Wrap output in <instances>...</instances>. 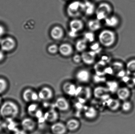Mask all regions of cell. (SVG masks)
<instances>
[{
  "instance_id": "cell-3",
  "label": "cell",
  "mask_w": 135,
  "mask_h": 134,
  "mask_svg": "<svg viewBox=\"0 0 135 134\" xmlns=\"http://www.w3.org/2000/svg\"><path fill=\"white\" fill-rule=\"evenodd\" d=\"M68 15L71 18H77L83 13V2L75 1L70 2L66 8Z\"/></svg>"
},
{
  "instance_id": "cell-14",
  "label": "cell",
  "mask_w": 135,
  "mask_h": 134,
  "mask_svg": "<svg viewBox=\"0 0 135 134\" xmlns=\"http://www.w3.org/2000/svg\"><path fill=\"white\" fill-rule=\"evenodd\" d=\"M78 87L74 83L70 82L65 83L62 85V89L65 94L70 97L75 96Z\"/></svg>"
},
{
  "instance_id": "cell-34",
  "label": "cell",
  "mask_w": 135,
  "mask_h": 134,
  "mask_svg": "<svg viewBox=\"0 0 135 134\" xmlns=\"http://www.w3.org/2000/svg\"><path fill=\"white\" fill-rule=\"evenodd\" d=\"M83 38L88 42H93L95 39V35L92 31L86 32L84 35Z\"/></svg>"
},
{
  "instance_id": "cell-38",
  "label": "cell",
  "mask_w": 135,
  "mask_h": 134,
  "mask_svg": "<svg viewBox=\"0 0 135 134\" xmlns=\"http://www.w3.org/2000/svg\"><path fill=\"white\" fill-rule=\"evenodd\" d=\"M5 129H6L5 123L0 120V132H2Z\"/></svg>"
},
{
  "instance_id": "cell-24",
  "label": "cell",
  "mask_w": 135,
  "mask_h": 134,
  "mask_svg": "<svg viewBox=\"0 0 135 134\" xmlns=\"http://www.w3.org/2000/svg\"><path fill=\"white\" fill-rule=\"evenodd\" d=\"M100 20L98 19H93L88 21L87 26L90 30L92 32L99 30L101 28Z\"/></svg>"
},
{
  "instance_id": "cell-21",
  "label": "cell",
  "mask_w": 135,
  "mask_h": 134,
  "mask_svg": "<svg viewBox=\"0 0 135 134\" xmlns=\"http://www.w3.org/2000/svg\"><path fill=\"white\" fill-rule=\"evenodd\" d=\"M96 8L93 3L89 1L83 2V13L86 15L90 16L95 13Z\"/></svg>"
},
{
  "instance_id": "cell-26",
  "label": "cell",
  "mask_w": 135,
  "mask_h": 134,
  "mask_svg": "<svg viewBox=\"0 0 135 134\" xmlns=\"http://www.w3.org/2000/svg\"><path fill=\"white\" fill-rule=\"evenodd\" d=\"M87 43L88 42L84 38L79 39L75 43V49L78 52H83L87 48Z\"/></svg>"
},
{
  "instance_id": "cell-39",
  "label": "cell",
  "mask_w": 135,
  "mask_h": 134,
  "mask_svg": "<svg viewBox=\"0 0 135 134\" xmlns=\"http://www.w3.org/2000/svg\"><path fill=\"white\" fill-rule=\"evenodd\" d=\"M5 56L4 52L1 50H0V63L4 61L5 59Z\"/></svg>"
},
{
  "instance_id": "cell-5",
  "label": "cell",
  "mask_w": 135,
  "mask_h": 134,
  "mask_svg": "<svg viewBox=\"0 0 135 134\" xmlns=\"http://www.w3.org/2000/svg\"><path fill=\"white\" fill-rule=\"evenodd\" d=\"M17 46L16 40L12 37H5L0 42L1 50L4 52H9L13 51Z\"/></svg>"
},
{
  "instance_id": "cell-40",
  "label": "cell",
  "mask_w": 135,
  "mask_h": 134,
  "mask_svg": "<svg viewBox=\"0 0 135 134\" xmlns=\"http://www.w3.org/2000/svg\"><path fill=\"white\" fill-rule=\"evenodd\" d=\"M2 101V98H1L0 97V104H1V103Z\"/></svg>"
},
{
  "instance_id": "cell-13",
  "label": "cell",
  "mask_w": 135,
  "mask_h": 134,
  "mask_svg": "<svg viewBox=\"0 0 135 134\" xmlns=\"http://www.w3.org/2000/svg\"><path fill=\"white\" fill-rule=\"evenodd\" d=\"M50 129L53 134H65L68 131L65 124L60 122L53 123Z\"/></svg>"
},
{
  "instance_id": "cell-8",
  "label": "cell",
  "mask_w": 135,
  "mask_h": 134,
  "mask_svg": "<svg viewBox=\"0 0 135 134\" xmlns=\"http://www.w3.org/2000/svg\"><path fill=\"white\" fill-rule=\"evenodd\" d=\"M50 35L53 40L59 41L64 37L65 31L60 26H55L51 30Z\"/></svg>"
},
{
  "instance_id": "cell-2",
  "label": "cell",
  "mask_w": 135,
  "mask_h": 134,
  "mask_svg": "<svg viewBox=\"0 0 135 134\" xmlns=\"http://www.w3.org/2000/svg\"><path fill=\"white\" fill-rule=\"evenodd\" d=\"M100 44L104 47L110 48L116 43L117 37L115 32L110 29L101 31L98 36Z\"/></svg>"
},
{
  "instance_id": "cell-27",
  "label": "cell",
  "mask_w": 135,
  "mask_h": 134,
  "mask_svg": "<svg viewBox=\"0 0 135 134\" xmlns=\"http://www.w3.org/2000/svg\"><path fill=\"white\" fill-rule=\"evenodd\" d=\"M119 103V101L118 100L109 98L106 101V103L107 106L110 110L114 111L119 108L120 105Z\"/></svg>"
},
{
  "instance_id": "cell-31",
  "label": "cell",
  "mask_w": 135,
  "mask_h": 134,
  "mask_svg": "<svg viewBox=\"0 0 135 134\" xmlns=\"http://www.w3.org/2000/svg\"><path fill=\"white\" fill-rule=\"evenodd\" d=\"M8 83L5 79L0 78V94L5 92L8 88Z\"/></svg>"
},
{
  "instance_id": "cell-28",
  "label": "cell",
  "mask_w": 135,
  "mask_h": 134,
  "mask_svg": "<svg viewBox=\"0 0 135 134\" xmlns=\"http://www.w3.org/2000/svg\"><path fill=\"white\" fill-rule=\"evenodd\" d=\"M5 123L6 129L8 131L14 132L17 130H18V125L17 124L13 121V119L6 120Z\"/></svg>"
},
{
  "instance_id": "cell-15",
  "label": "cell",
  "mask_w": 135,
  "mask_h": 134,
  "mask_svg": "<svg viewBox=\"0 0 135 134\" xmlns=\"http://www.w3.org/2000/svg\"><path fill=\"white\" fill-rule=\"evenodd\" d=\"M44 116V119L46 122L53 124L57 122L59 118L58 112L53 109L46 112Z\"/></svg>"
},
{
  "instance_id": "cell-37",
  "label": "cell",
  "mask_w": 135,
  "mask_h": 134,
  "mask_svg": "<svg viewBox=\"0 0 135 134\" xmlns=\"http://www.w3.org/2000/svg\"><path fill=\"white\" fill-rule=\"evenodd\" d=\"M27 132L25 131L23 129L20 130V129H18V130L13 132V134H27Z\"/></svg>"
},
{
  "instance_id": "cell-17",
  "label": "cell",
  "mask_w": 135,
  "mask_h": 134,
  "mask_svg": "<svg viewBox=\"0 0 135 134\" xmlns=\"http://www.w3.org/2000/svg\"><path fill=\"white\" fill-rule=\"evenodd\" d=\"M75 96L79 100L86 101L88 100L91 96L90 90L88 87H81L78 88L77 93Z\"/></svg>"
},
{
  "instance_id": "cell-9",
  "label": "cell",
  "mask_w": 135,
  "mask_h": 134,
  "mask_svg": "<svg viewBox=\"0 0 135 134\" xmlns=\"http://www.w3.org/2000/svg\"><path fill=\"white\" fill-rule=\"evenodd\" d=\"M69 27L70 31L77 34L83 30L84 28V23L81 20L74 18L70 21Z\"/></svg>"
},
{
  "instance_id": "cell-18",
  "label": "cell",
  "mask_w": 135,
  "mask_h": 134,
  "mask_svg": "<svg viewBox=\"0 0 135 134\" xmlns=\"http://www.w3.org/2000/svg\"><path fill=\"white\" fill-rule=\"evenodd\" d=\"M105 24L108 27L111 28L117 27L120 23V20L117 16L110 15L104 20Z\"/></svg>"
},
{
  "instance_id": "cell-20",
  "label": "cell",
  "mask_w": 135,
  "mask_h": 134,
  "mask_svg": "<svg viewBox=\"0 0 135 134\" xmlns=\"http://www.w3.org/2000/svg\"><path fill=\"white\" fill-rule=\"evenodd\" d=\"M109 91L108 88L104 87H97L94 90V96L97 99H104L106 98V97L108 96Z\"/></svg>"
},
{
  "instance_id": "cell-4",
  "label": "cell",
  "mask_w": 135,
  "mask_h": 134,
  "mask_svg": "<svg viewBox=\"0 0 135 134\" xmlns=\"http://www.w3.org/2000/svg\"><path fill=\"white\" fill-rule=\"evenodd\" d=\"M113 8L111 5L107 2H104L99 4L96 9L95 14L97 19L99 20H104L112 15Z\"/></svg>"
},
{
  "instance_id": "cell-33",
  "label": "cell",
  "mask_w": 135,
  "mask_h": 134,
  "mask_svg": "<svg viewBox=\"0 0 135 134\" xmlns=\"http://www.w3.org/2000/svg\"><path fill=\"white\" fill-rule=\"evenodd\" d=\"M47 50L50 54L54 55L59 52V46L56 44H52L48 46Z\"/></svg>"
},
{
  "instance_id": "cell-11",
  "label": "cell",
  "mask_w": 135,
  "mask_h": 134,
  "mask_svg": "<svg viewBox=\"0 0 135 134\" xmlns=\"http://www.w3.org/2000/svg\"><path fill=\"white\" fill-rule=\"evenodd\" d=\"M36 124L32 119L30 118L24 119L21 122L22 129L27 132H31L35 129Z\"/></svg>"
},
{
  "instance_id": "cell-30",
  "label": "cell",
  "mask_w": 135,
  "mask_h": 134,
  "mask_svg": "<svg viewBox=\"0 0 135 134\" xmlns=\"http://www.w3.org/2000/svg\"><path fill=\"white\" fill-rule=\"evenodd\" d=\"M122 110L125 112H128L131 111L132 108V104L128 101H124L121 106Z\"/></svg>"
},
{
  "instance_id": "cell-22",
  "label": "cell",
  "mask_w": 135,
  "mask_h": 134,
  "mask_svg": "<svg viewBox=\"0 0 135 134\" xmlns=\"http://www.w3.org/2000/svg\"><path fill=\"white\" fill-rule=\"evenodd\" d=\"M117 97L119 100H127L130 97L131 92L129 89L127 87L119 88L117 91Z\"/></svg>"
},
{
  "instance_id": "cell-7",
  "label": "cell",
  "mask_w": 135,
  "mask_h": 134,
  "mask_svg": "<svg viewBox=\"0 0 135 134\" xmlns=\"http://www.w3.org/2000/svg\"><path fill=\"white\" fill-rule=\"evenodd\" d=\"M22 98L23 100L27 103L37 101L39 99L38 93L31 89H26L24 90Z\"/></svg>"
},
{
  "instance_id": "cell-25",
  "label": "cell",
  "mask_w": 135,
  "mask_h": 134,
  "mask_svg": "<svg viewBox=\"0 0 135 134\" xmlns=\"http://www.w3.org/2000/svg\"><path fill=\"white\" fill-rule=\"evenodd\" d=\"M97 111L94 107L90 106L87 108L84 112V116L87 119L93 120L98 116Z\"/></svg>"
},
{
  "instance_id": "cell-19",
  "label": "cell",
  "mask_w": 135,
  "mask_h": 134,
  "mask_svg": "<svg viewBox=\"0 0 135 134\" xmlns=\"http://www.w3.org/2000/svg\"><path fill=\"white\" fill-rule=\"evenodd\" d=\"M81 56L82 61L87 65H91L95 62L96 53L93 51H85Z\"/></svg>"
},
{
  "instance_id": "cell-36",
  "label": "cell",
  "mask_w": 135,
  "mask_h": 134,
  "mask_svg": "<svg viewBox=\"0 0 135 134\" xmlns=\"http://www.w3.org/2000/svg\"><path fill=\"white\" fill-rule=\"evenodd\" d=\"M6 33V29L4 26L0 24V37L4 35Z\"/></svg>"
},
{
  "instance_id": "cell-41",
  "label": "cell",
  "mask_w": 135,
  "mask_h": 134,
  "mask_svg": "<svg viewBox=\"0 0 135 134\" xmlns=\"http://www.w3.org/2000/svg\"><path fill=\"white\" fill-rule=\"evenodd\" d=\"M68 1H69V0H68Z\"/></svg>"
},
{
  "instance_id": "cell-10",
  "label": "cell",
  "mask_w": 135,
  "mask_h": 134,
  "mask_svg": "<svg viewBox=\"0 0 135 134\" xmlns=\"http://www.w3.org/2000/svg\"><path fill=\"white\" fill-rule=\"evenodd\" d=\"M38 94L39 99L44 101L50 100L54 97V92L52 89L47 86L42 87Z\"/></svg>"
},
{
  "instance_id": "cell-35",
  "label": "cell",
  "mask_w": 135,
  "mask_h": 134,
  "mask_svg": "<svg viewBox=\"0 0 135 134\" xmlns=\"http://www.w3.org/2000/svg\"><path fill=\"white\" fill-rule=\"evenodd\" d=\"M73 60L76 63H79L82 61L81 56L78 54H75L73 57Z\"/></svg>"
},
{
  "instance_id": "cell-6",
  "label": "cell",
  "mask_w": 135,
  "mask_h": 134,
  "mask_svg": "<svg viewBox=\"0 0 135 134\" xmlns=\"http://www.w3.org/2000/svg\"><path fill=\"white\" fill-rule=\"evenodd\" d=\"M75 78L79 82L83 83H87L90 80L91 74L89 71L87 69H80L76 72Z\"/></svg>"
},
{
  "instance_id": "cell-12",
  "label": "cell",
  "mask_w": 135,
  "mask_h": 134,
  "mask_svg": "<svg viewBox=\"0 0 135 134\" xmlns=\"http://www.w3.org/2000/svg\"><path fill=\"white\" fill-rule=\"evenodd\" d=\"M59 52L61 56L65 57L70 56L74 52V49L70 44L63 43L59 46Z\"/></svg>"
},
{
  "instance_id": "cell-23",
  "label": "cell",
  "mask_w": 135,
  "mask_h": 134,
  "mask_svg": "<svg viewBox=\"0 0 135 134\" xmlns=\"http://www.w3.org/2000/svg\"><path fill=\"white\" fill-rule=\"evenodd\" d=\"M66 128L69 131L74 132L78 130L80 126L79 121L75 119H70L66 124Z\"/></svg>"
},
{
  "instance_id": "cell-32",
  "label": "cell",
  "mask_w": 135,
  "mask_h": 134,
  "mask_svg": "<svg viewBox=\"0 0 135 134\" xmlns=\"http://www.w3.org/2000/svg\"><path fill=\"white\" fill-rule=\"evenodd\" d=\"M126 68L128 71L135 73V59L131 60L128 62Z\"/></svg>"
},
{
  "instance_id": "cell-29",
  "label": "cell",
  "mask_w": 135,
  "mask_h": 134,
  "mask_svg": "<svg viewBox=\"0 0 135 134\" xmlns=\"http://www.w3.org/2000/svg\"><path fill=\"white\" fill-rule=\"evenodd\" d=\"M39 110L38 105L35 103L31 104L27 108V112L29 115L35 117Z\"/></svg>"
},
{
  "instance_id": "cell-16",
  "label": "cell",
  "mask_w": 135,
  "mask_h": 134,
  "mask_svg": "<svg viewBox=\"0 0 135 134\" xmlns=\"http://www.w3.org/2000/svg\"><path fill=\"white\" fill-rule=\"evenodd\" d=\"M55 107L61 111L65 112L69 110L70 105L68 101L64 97L58 98L55 102Z\"/></svg>"
},
{
  "instance_id": "cell-1",
  "label": "cell",
  "mask_w": 135,
  "mask_h": 134,
  "mask_svg": "<svg viewBox=\"0 0 135 134\" xmlns=\"http://www.w3.org/2000/svg\"><path fill=\"white\" fill-rule=\"evenodd\" d=\"M19 113V107L13 101H5L2 104L0 108V115L5 120L14 119Z\"/></svg>"
}]
</instances>
